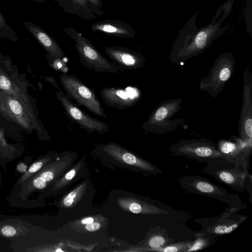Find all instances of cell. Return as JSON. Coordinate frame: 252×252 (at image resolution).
I'll return each mask as SVG.
<instances>
[{"instance_id":"d6a6232c","label":"cell","mask_w":252,"mask_h":252,"mask_svg":"<svg viewBox=\"0 0 252 252\" xmlns=\"http://www.w3.org/2000/svg\"><path fill=\"white\" fill-rule=\"evenodd\" d=\"M34 0V1H38V2H43V1H45V0Z\"/></svg>"},{"instance_id":"1f68e13d","label":"cell","mask_w":252,"mask_h":252,"mask_svg":"<svg viewBox=\"0 0 252 252\" xmlns=\"http://www.w3.org/2000/svg\"><path fill=\"white\" fill-rule=\"evenodd\" d=\"M75 1H78V2H81V0L82 1H84V0H75ZM91 0L92 2H95L96 3V0Z\"/></svg>"},{"instance_id":"cb8c5ba5","label":"cell","mask_w":252,"mask_h":252,"mask_svg":"<svg viewBox=\"0 0 252 252\" xmlns=\"http://www.w3.org/2000/svg\"><path fill=\"white\" fill-rule=\"evenodd\" d=\"M50 57L52 59L50 65L55 70L62 72L63 73H67L68 68L63 59Z\"/></svg>"},{"instance_id":"ac0fdd59","label":"cell","mask_w":252,"mask_h":252,"mask_svg":"<svg viewBox=\"0 0 252 252\" xmlns=\"http://www.w3.org/2000/svg\"><path fill=\"white\" fill-rule=\"evenodd\" d=\"M175 241L174 239L169 237L166 229L157 226L152 228L148 233L144 245L155 251Z\"/></svg>"},{"instance_id":"44dd1931","label":"cell","mask_w":252,"mask_h":252,"mask_svg":"<svg viewBox=\"0 0 252 252\" xmlns=\"http://www.w3.org/2000/svg\"><path fill=\"white\" fill-rule=\"evenodd\" d=\"M54 176L53 171L49 170L45 171L33 179V185L36 189H43L46 187L47 183L54 179Z\"/></svg>"},{"instance_id":"3957f363","label":"cell","mask_w":252,"mask_h":252,"mask_svg":"<svg viewBox=\"0 0 252 252\" xmlns=\"http://www.w3.org/2000/svg\"><path fill=\"white\" fill-rule=\"evenodd\" d=\"M182 99L173 98L164 101L151 113L141 126L146 133L157 135L171 132L186 123L184 118L172 119L173 116L182 109Z\"/></svg>"},{"instance_id":"e0dca14e","label":"cell","mask_w":252,"mask_h":252,"mask_svg":"<svg viewBox=\"0 0 252 252\" xmlns=\"http://www.w3.org/2000/svg\"><path fill=\"white\" fill-rule=\"evenodd\" d=\"M94 32L99 31L120 37L129 38L134 35V31L124 23L112 21H104L92 26Z\"/></svg>"},{"instance_id":"7c38bea8","label":"cell","mask_w":252,"mask_h":252,"mask_svg":"<svg viewBox=\"0 0 252 252\" xmlns=\"http://www.w3.org/2000/svg\"><path fill=\"white\" fill-rule=\"evenodd\" d=\"M238 133L242 140L252 142V74L249 68L243 73V103Z\"/></svg>"},{"instance_id":"7402d4cb","label":"cell","mask_w":252,"mask_h":252,"mask_svg":"<svg viewBox=\"0 0 252 252\" xmlns=\"http://www.w3.org/2000/svg\"><path fill=\"white\" fill-rule=\"evenodd\" d=\"M0 36L16 40L14 31L6 24L5 19L0 12Z\"/></svg>"},{"instance_id":"f546056e","label":"cell","mask_w":252,"mask_h":252,"mask_svg":"<svg viewBox=\"0 0 252 252\" xmlns=\"http://www.w3.org/2000/svg\"><path fill=\"white\" fill-rule=\"evenodd\" d=\"M45 79L47 81L52 83L55 86V87L58 90V91H61L56 80L54 78L48 76L46 77Z\"/></svg>"},{"instance_id":"5b68a950","label":"cell","mask_w":252,"mask_h":252,"mask_svg":"<svg viewBox=\"0 0 252 252\" xmlns=\"http://www.w3.org/2000/svg\"><path fill=\"white\" fill-rule=\"evenodd\" d=\"M202 171L237 191L247 189L252 183V176L248 170L225 159L207 163Z\"/></svg>"},{"instance_id":"836d02e7","label":"cell","mask_w":252,"mask_h":252,"mask_svg":"<svg viewBox=\"0 0 252 252\" xmlns=\"http://www.w3.org/2000/svg\"><path fill=\"white\" fill-rule=\"evenodd\" d=\"M56 252H63V251L61 249H58L56 251Z\"/></svg>"},{"instance_id":"ba28073f","label":"cell","mask_w":252,"mask_h":252,"mask_svg":"<svg viewBox=\"0 0 252 252\" xmlns=\"http://www.w3.org/2000/svg\"><path fill=\"white\" fill-rule=\"evenodd\" d=\"M75 48L81 63L89 70L98 72L116 73L120 68L109 61L84 36L79 33L74 34Z\"/></svg>"},{"instance_id":"83f0119b","label":"cell","mask_w":252,"mask_h":252,"mask_svg":"<svg viewBox=\"0 0 252 252\" xmlns=\"http://www.w3.org/2000/svg\"><path fill=\"white\" fill-rule=\"evenodd\" d=\"M100 223L97 222L86 224V229L89 231H94L100 228Z\"/></svg>"},{"instance_id":"7a4b0ae2","label":"cell","mask_w":252,"mask_h":252,"mask_svg":"<svg viewBox=\"0 0 252 252\" xmlns=\"http://www.w3.org/2000/svg\"><path fill=\"white\" fill-rule=\"evenodd\" d=\"M181 188L188 192L203 195L220 201L229 205L225 211L237 213L246 207L238 196L229 194L223 188L217 185L208 179L199 175H184L179 178Z\"/></svg>"},{"instance_id":"d6986e66","label":"cell","mask_w":252,"mask_h":252,"mask_svg":"<svg viewBox=\"0 0 252 252\" xmlns=\"http://www.w3.org/2000/svg\"><path fill=\"white\" fill-rule=\"evenodd\" d=\"M193 240L178 241L167 245L156 250L159 252H186L191 246Z\"/></svg>"},{"instance_id":"ffe728a7","label":"cell","mask_w":252,"mask_h":252,"mask_svg":"<svg viewBox=\"0 0 252 252\" xmlns=\"http://www.w3.org/2000/svg\"><path fill=\"white\" fill-rule=\"evenodd\" d=\"M216 241V238L200 235L196 237L193 240L191 246L186 252H195L205 249L214 244Z\"/></svg>"},{"instance_id":"f1b7e54d","label":"cell","mask_w":252,"mask_h":252,"mask_svg":"<svg viewBox=\"0 0 252 252\" xmlns=\"http://www.w3.org/2000/svg\"><path fill=\"white\" fill-rule=\"evenodd\" d=\"M76 174V170L74 169L70 170L68 172H67L64 178L66 180L69 181L71 180L75 175Z\"/></svg>"},{"instance_id":"5bb4252c","label":"cell","mask_w":252,"mask_h":252,"mask_svg":"<svg viewBox=\"0 0 252 252\" xmlns=\"http://www.w3.org/2000/svg\"><path fill=\"white\" fill-rule=\"evenodd\" d=\"M104 51L120 69H137L144 66L146 62L140 53L126 47H107L104 49Z\"/></svg>"},{"instance_id":"30bf717a","label":"cell","mask_w":252,"mask_h":252,"mask_svg":"<svg viewBox=\"0 0 252 252\" xmlns=\"http://www.w3.org/2000/svg\"><path fill=\"white\" fill-rule=\"evenodd\" d=\"M56 96L63 105L65 114L73 122L77 123L81 128L88 132L94 131L103 134L109 131V126L106 123L93 118L79 108L62 90L56 92Z\"/></svg>"},{"instance_id":"4fadbf2b","label":"cell","mask_w":252,"mask_h":252,"mask_svg":"<svg viewBox=\"0 0 252 252\" xmlns=\"http://www.w3.org/2000/svg\"><path fill=\"white\" fill-rule=\"evenodd\" d=\"M99 92L103 102L118 110L134 106L141 97V91L134 86L104 88Z\"/></svg>"},{"instance_id":"9c48e42d","label":"cell","mask_w":252,"mask_h":252,"mask_svg":"<svg viewBox=\"0 0 252 252\" xmlns=\"http://www.w3.org/2000/svg\"><path fill=\"white\" fill-rule=\"evenodd\" d=\"M247 217L237 213L223 212L214 218L195 219L194 221L202 226V229L195 234L196 237L205 235L216 238L228 234L235 230Z\"/></svg>"},{"instance_id":"8fae6325","label":"cell","mask_w":252,"mask_h":252,"mask_svg":"<svg viewBox=\"0 0 252 252\" xmlns=\"http://www.w3.org/2000/svg\"><path fill=\"white\" fill-rule=\"evenodd\" d=\"M217 146L226 161L248 170L252 142L233 137L229 139L218 140Z\"/></svg>"},{"instance_id":"603a6c76","label":"cell","mask_w":252,"mask_h":252,"mask_svg":"<svg viewBox=\"0 0 252 252\" xmlns=\"http://www.w3.org/2000/svg\"><path fill=\"white\" fill-rule=\"evenodd\" d=\"M0 88L4 91L5 93L18 97V95L15 93L16 87L9 79L4 75H0Z\"/></svg>"},{"instance_id":"52a82bcc","label":"cell","mask_w":252,"mask_h":252,"mask_svg":"<svg viewBox=\"0 0 252 252\" xmlns=\"http://www.w3.org/2000/svg\"><path fill=\"white\" fill-rule=\"evenodd\" d=\"M61 85L66 95L78 106H83L94 114L106 118V114L94 91L73 75H60Z\"/></svg>"},{"instance_id":"4dcf8cb0","label":"cell","mask_w":252,"mask_h":252,"mask_svg":"<svg viewBox=\"0 0 252 252\" xmlns=\"http://www.w3.org/2000/svg\"><path fill=\"white\" fill-rule=\"evenodd\" d=\"M94 219L92 217L86 218L83 219L81 221L83 224H89L94 222Z\"/></svg>"},{"instance_id":"9a60e30c","label":"cell","mask_w":252,"mask_h":252,"mask_svg":"<svg viewBox=\"0 0 252 252\" xmlns=\"http://www.w3.org/2000/svg\"><path fill=\"white\" fill-rule=\"evenodd\" d=\"M13 97H6L3 101L0 102L1 109L7 115L15 120L17 123L25 127H30L33 123V115L32 112L22 102Z\"/></svg>"},{"instance_id":"8992f818","label":"cell","mask_w":252,"mask_h":252,"mask_svg":"<svg viewBox=\"0 0 252 252\" xmlns=\"http://www.w3.org/2000/svg\"><path fill=\"white\" fill-rule=\"evenodd\" d=\"M235 59L230 52L221 54L215 61L208 74L199 83V89L216 97L233 75Z\"/></svg>"},{"instance_id":"6da1fadb","label":"cell","mask_w":252,"mask_h":252,"mask_svg":"<svg viewBox=\"0 0 252 252\" xmlns=\"http://www.w3.org/2000/svg\"><path fill=\"white\" fill-rule=\"evenodd\" d=\"M233 0H227L218 9L212 22L206 26L196 25V13L180 31L170 53L169 60L173 63L186 61L204 52L217 38L228 29L221 27L222 23L232 9Z\"/></svg>"},{"instance_id":"d4e9b609","label":"cell","mask_w":252,"mask_h":252,"mask_svg":"<svg viewBox=\"0 0 252 252\" xmlns=\"http://www.w3.org/2000/svg\"><path fill=\"white\" fill-rule=\"evenodd\" d=\"M1 233L5 236L11 237L15 235L16 231L13 227L6 225L2 227Z\"/></svg>"},{"instance_id":"484cf974","label":"cell","mask_w":252,"mask_h":252,"mask_svg":"<svg viewBox=\"0 0 252 252\" xmlns=\"http://www.w3.org/2000/svg\"><path fill=\"white\" fill-rule=\"evenodd\" d=\"M76 196V192L75 191L70 192L64 198L63 203V204L66 206H69L72 205L74 199Z\"/></svg>"},{"instance_id":"2e32d148","label":"cell","mask_w":252,"mask_h":252,"mask_svg":"<svg viewBox=\"0 0 252 252\" xmlns=\"http://www.w3.org/2000/svg\"><path fill=\"white\" fill-rule=\"evenodd\" d=\"M24 25L43 47L49 55L54 58L65 59V54L56 41L40 27L31 22H24Z\"/></svg>"},{"instance_id":"4316f807","label":"cell","mask_w":252,"mask_h":252,"mask_svg":"<svg viewBox=\"0 0 252 252\" xmlns=\"http://www.w3.org/2000/svg\"><path fill=\"white\" fill-rule=\"evenodd\" d=\"M43 165L42 161H37L33 163L29 168L28 172L33 173L39 170Z\"/></svg>"},{"instance_id":"277c9868","label":"cell","mask_w":252,"mask_h":252,"mask_svg":"<svg viewBox=\"0 0 252 252\" xmlns=\"http://www.w3.org/2000/svg\"><path fill=\"white\" fill-rule=\"evenodd\" d=\"M168 150L173 156L185 157L199 162L208 163L224 159L217 145L205 138L181 139L171 145Z\"/></svg>"}]
</instances>
